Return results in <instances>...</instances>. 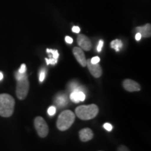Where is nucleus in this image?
Listing matches in <instances>:
<instances>
[{
	"mask_svg": "<svg viewBox=\"0 0 151 151\" xmlns=\"http://www.w3.org/2000/svg\"><path fill=\"white\" fill-rule=\"evenodd\" d=\"M15 99L9 94H0V116L9 118L14 112Z\"/></svg>",
	"mask_w": 151,
	"mask_h": 151,
	"instance_id": "obj_1",
	"label": "nucleus"
},
{
	"mask_svg": "<svg viewBox=\"0 0 151 151\" xmlns=\"http://www.w3.org/2000/svg\"><path fill=\"white\" fill-rule=\"evenodd\" d=\"M16 95L19 99L23 100L27 97L29 90V82L26 73H16Z\"/></svg>",
	"mask_w": 151,
	"mask_h": 151,
	"instance_id": "obj_2",
	"label": "nucleus"
},
{
	"mask_svg": "<svg viewBox=\"0 0 151 151\" xmlns=\"http://www.w3.org/2000/svg\"><path fill=\"white\" fill-rule=\"evenodd\" d=\"M76 116L83 120H89L95 118L99 113V108L96 104L82 105L75 110Z\"/></svg>",
	"mask_w": 151,
	"mask_h": 151,
	"instance_id": "obj_3",
	"label": "nucleus"
},
{
	"mask_svg": "<svg viewBox=\"0 0 151 151\" xmlns=\"http://www.w3.org/2000/svg\"><path fill=\"white\" fill-rule=\"evenodd\" d=\"M75 114L71 111H62L57 120V127L60 131H66L71 127L75 121Z\"/></svg>",
	"mask_w": 151,
	"mask_h": 151,
	"instance_id": "obj_4",
	"label": "nucleus"
},
{
	"mask_svg": "<svg viewBox=\"0 0 151 151\" xmlns=\"http://www.w3.org/2000/svg\"><path fill=\"white\" fill-rule=\"evenodd\" d=\"M34 124H35V127L39 137L41 138H45L48 136L49 132L48 124L46 123V120L42 117H36Z\"/></svg>",
	"mask_w": 151,
	"mask_h": 151,
	"instance_id": "obj_5",
	"label": "nucleus"
},
{
	"mask_svg": "<svg viewBox=\"0 0 151 151\" xmlns=\"http://www.w3.org/2000/svg\"><path fill=\"white\" fill-rule=\"evenodd\" d=\"M77 43L82 50L89 51L92 49V42L88 37L84 35H79L77 37Z\"/></svg>",
	"mask_w": 151,
	"mask_h": 151,
	"instance_id": "obj_6",
	"label": "nucleus"
},
{
	"mask_svg": "<svg viewBox=\"0 0 151 151\" xmlns=\"http://www.w3.org/2000/svg\"><path fill=\"white\" fill-rule=\"evenodd\" d=\"M124 89L128 92H138L140 91L141 87L139 83L131 80V79H125L122 83Z\"/></svg>",
	"mask_w": 151,
	"mask_h": 151,
	"instance_id": "obj_7",
	"label": "nucleus"
},
{
	"mask_svg": "<svg viewBox=\"0 0 151 151\" xmlns=\"http://www.w3.org/2000/svg\"><path fill=\"white\" fill-rule=\"evenodd\" d=\"M86 66H88V68L89 69L90 73L93 76L94 78H99L102 75V69H101V66L99 65V63L92 64L90 62V59H89L87 60Z\"/></svg>",
	"mask_w": 151,
	"mask_h": 151,
	"instance_id": "obj_8",
	"label": "nucleus"
},
{
	"mask_svg": "<svg viewBox=\"0 0 151 151\" xmlns=\"http://www.w3.org/2000/svg\"><path fill=\"white\" fill-rule=\"evenodd\" d=\"M73 53L78 63L82 67H86L87 60L86 58V55L84 54V52L83 51L82 49L78 48V47H75V48H73Z\"/></svg>",
	"mask_w": 151,
	"mask_h": 151,
	"instance_id": "obj_9",
	"label": "nucleus"
},
{
	"mask_svg": "<svg viewBox=\"0 0 151 151\" xmlns=\"http://www.w3.org/2000/svg\"><path fill=\"white\" fill-rule=\"evenodd\" d=\"M93 132L90 128H84L79 131V139L83 142H87L93 139Z\"/></svg>",
	"mask_w": 151,
	"mask_h": 151,
	"instance_id": "obj_10",
	"label": "nucleus"
},
{
	"mask_svg": "<svg viewBox=\"0 0 151 151\" xmlns=\"http://www.w3.org/2000/svg\"><path fill=\"white\" fill-rule=\"evenodd\" d=\"M136 30L137 32L140 33L141 37L148 38L150 37L151 36V25L150 24H146L144 26L136 27Z\"/></svg>",
	"mask_w": 151,
	"mask_h": 151,
	"instance_id": "obj_11",
	"label": "nucleus"
},
{
	"mask_svg": "<svg viewBox=\"0 0 151 151\" xmlns=\"http://www.w3.org/2000/svg\"><path fill=\"white\" fill-rule=\"evenodd\" d=\"M67 98L66 97L65 94H59L58 97H56L55 99V103L56 104V105L58 106H59L60 108H62L65 106L67 104Z\"/></svg>",
	"mask_w": 151,
	"mask_h": 151,
	"instance_id": "obj_12",
	"label": "nucleus"
},
{
	"mask_svg": "<svg viewBox=\"0 0 151 151\" xmlns=\"http://www.w3.org/2000/svg\"><path fill=\"white\" fill-rule=\"evenodd\" d=\"M111 47L113 49H114L116 51L118 52L122 48V42L120 40H119V39H115V40L111 41Z\"/></svg>",
	"mask_w": 151,
	"mask_h": 151,
	"instance_id": "obj_13",
	"label": "nucleus"
},
{
	"mask_svg": "<svg viewBox=\"0 0 151 151\" xmlns=\"http://www.w3.org/2000/svg\"><path fill=\"white\" fill-rule=\"evenodd\" d=\"M70 99L74 103H79L80 101H79L78 96V90H73V91L71 92L70 94Z\"/></svg>",
	"mask_w": 151,
	"mask_h": 151,
	"instance_id": "obj_14",
	"label": "nucleus"
},
{
	"mask_svg": "<svg viewBox=\"0 0 151 151\" xmlns=\"http://www.w3.org/2000/svg\"><path fill=\"white\" fill-rule=\"evenodd\" d=\"M46 52L48 53H51L52 55H50V58H54L55 60H58V58H59V52L57 50H53V49H46Z\"/></svg>",
	"mask_w": 151,
	"mask_h": 151,
	"instance_id": "obj_15",
	"label": "nucleus"
},
{
	"mask_svg": "<svg viewBox=\"0 0 151 151\" xmlns=\"http://www.w3.org/2000/svg\"><path fill=\"white\" fill-rule=\"evenodd\" d=\"M46 64L47 65H56L57 62H58V60H55L54 59V58H50V59H48V58H46Z\"/></svg>",
	"mask_w": 151,
	"mask_h": 151,
	"instance_id": "obj_16",
	"label": "nucleus"
},
{
	"mask_svg": "<svg viewBox=\"0 0 151 151\" xmlns=\"http://www.w3.org/2000/svg\"><path fill=\"white\" fill-rule=\"evenodd\" d=\"M56 113V108L53 106H50L49 107V109H48V114L49 116H54L55 114Z\"/></svg>",
	"mask_w": 151,
	"mask_h": 151,
	"instance_id": "obj_17",
	"label": "nucleus"
},
{
	"mask_svg": "<svg viewBox=\"0 0 151 151\" xmlns=\"http://www.w3.org/2000/svg\"><path fill=\"white\" fill-rule=\"evenodd\" d=\"M45 77H46V70L44 69H42L40 71V74H39V81L43 82L44 81Z\"/></svg>",
	"mask_w": 151,
	"mask_h": 151,
	"instance_id": "obj_18",
	"label": "nucleus"
},
{
	"mask_svg": "<svg viewBox=\"0 0 151 151\" xmlns=\"http://www.w3.org/2000/svg\"><path fill=\"white\" fill-rule=\"evenodd\" d=\"M104 46V41L103 40H100L98 43L97 47V52H100L101 51V49H102V47Z\"/></svg>",
	"mask_w": 151,
	"mask_h": 151,
	"instance_id": "obj_19",
	"label": "nucleus"
},
{
	"mask_svg": "<svg viewBox=\"0 0 151 151\" xmlns=\"http://www.w3.org/2000/svg\"><path fill=\"white\" fill-rule=\"evenodd\" d=\"M104 128L108 132H111L113 129V126L110 123H105L104 124Z\"/></svg>",
	"mask_w": 151,
	"mask_h": 151,
	"instance_id": "obj_20",
	"label": "nucleus"
},
{
	"mask_svg": "<svg viewBox=\"0 0 151 151\" xmlns=\"http://www.w3.org/2000/svg\"><path fill=\"white\" fill-rule=\"evenodd\" d=\"M117 151H130L129 148H127V146H124V145H120V146H118V149H117Z\"/></svg>",
	"mask_w": 151,
	"mask_h": 151,
	"instance_id": "obj_21",
	"label": "nucleus"
},
{
	"mask_svg": "<svg viewBox=\"0 0 151 151\" xmlns=\"http://www.w3.org/2000/svg\"><path fill=\"white\" fill-rule=\"evenodd\" d=\"M26 70H27V68H26V65L24 64H22L20 67V69L18 70V72L20 73H24L26 72Z\"/></svg>",
	"mask_w": 151,
	"mask_h": 151,
	"instance_id": "obj_22",
	"label": "nucleus"
},
{
	"mask_svg": "<svg viewBox=\"0 0 151 151\" xmlns=\"http://www.w3.org/2000/svg\"><path fill=\"white\" fill-rule=\"evenodd\" d=\"M99 61H100V58L97 56L94 57V58H92V59H90V62H91V63H92V64L99 63Z\"/></svg>",
	"mask_w": 151,
	"mask_h": 151,
	"instance_id": "obj_23",
	"label": "nucleus"
},
{
	"mask_svg": "<svg viewBox=\"0 0 151 151\" xmlns=\"http://www.w3.org/2000/svg\"><path fill=\"white\" fill-rule=\"evenodd\" d=\"M81 29L80 27H78V26H73L72 27V32L74 33H79L80 32Z\"/></svg>",
	"mask_w": 151,
	"mask_h": 151,
	"instance_id": "obj_24",
	"label": "nucleus"
},
{
	"mask_svg": "<svg viewBox=\"0 0 151 151\" xmlns=\"http://www.w3.org/2000/svg\"><path fill=\"white\" fill-rule=\"evenodd\" d=\"M65 41L67 43H69V44H71V43H73V39L70 37H68V36H67V37H65Z\"/></svg>",
	"mask_w": 151,
	"mask_h": 151,
	"instance_id": "obj_25",
	"label": "nucleus"
},
{
	"mask_svg": "<svg viewBox=\"0 0 151 151\" xmlns=\"http://www.w3.org/2000/svg\"><path fill=\"white\" fill-rule=\"evenodd\" d=\"M141 37H141V34L139 33V32H137V35H136V36H135V39H136V40H137V41H140L141 39Z\"/></svg>",
	"mask_w": 151,
	"mask_h": 151,
	"instance_id": "obj_26",
	"label": "nucleus"
},
{
	"mask_svg": "<svg viewBox=\"0 0 151 151\" xmlns=\"http://www.w3.org/2000/svg\"><path fill=\"white\" fill-rule=\"evenodd\" d=\"M3 77H4V76H3V73H1V72H0V81L2 80Z\"/></svg>",
	"mask_w": 151,
	"mask_h": 151,
	"instance_id": "obj_27",
	"label": "nucleus"
},
{
	"mask_svg": "<svg viewBox=\"0 0 151 151\" xmlns=\"http://www.w3.org/2000/svg\"><path fill=\"white\" fill-rule=\"evenodd\" d=\"M99 151H101V150H99Z\"/></svg>",
	"mask_w": 151,
	"mask_h": 151,
	"instance_id": "obj_28",
	"label": "nucleus"
}]
</instances>
